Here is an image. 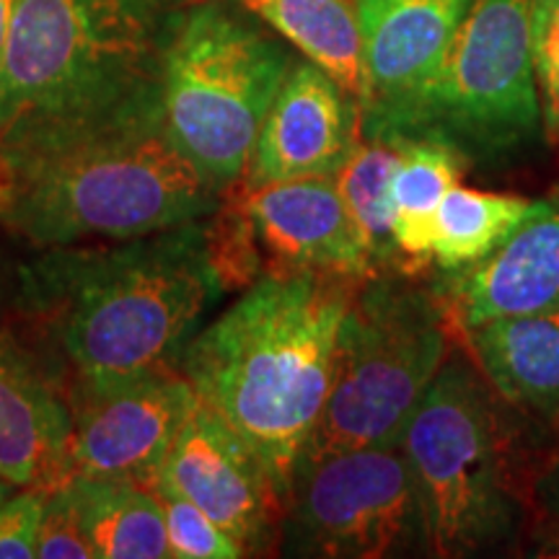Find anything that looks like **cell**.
<instances>
[{
    "label": "cell",
    "instance_id": "obj_18",
    "mask_svg": "<svg viewBox=\"0 0 559 559\" xmlns=\"http://www.w3.org/2000/svg\"><path fill=\"white\" fill-rule=\"evenodd\" d=\"M469 158L449 140L402 135V158L389 185L396 270L419 277L432 267V223L445 192L464 179Z\"/></svg>",
    "mask_w": 559,
    "mask_h": 559
},
{
    "label": "cell",
    "instance_id": "obj_9",
    "mask_svg": "<svg viewBox=\"0 0 559 559\" xmlns=\"http://www.w3.org/2000/svg\"><path fill=\"white\" fill-rule=\"evenodd\" d=\"M280 549L317 559L430 555L428 519L400 445L298 464L285 495Z\"/></svg>",
    "mask_w": 559,
    "mask_h": 559
},
{
    "label": "cell",
    "instance_id": "obj_23",
    "mask_svg": "<svg viewBox=\"0 0 559 559\" xmlns=\"http://www.w3.org/2000/svg\"><path fill=\"white\" fill-rule=\"evenodd\" d=\"M164 508L169 557L174 559H239L247 557L241 544L226 534L210 515L202 513L190 500L179 498L169 489L153 487Z\"/></svg>",
    "mask_w": 559,
    "mask_h": 559
},
{
    "label": "cell",
    "instance_id": "obj_12",
    "mask_svg": "<svg viewBox=\"0 0 559 559\" xmlns=\"http://www.w3.org/2000/svg\"><path fill=\"white\" fill-rule=\"evenodd\" d=\"M362 39V132H400L449 52L469 0H355Z\"/></svg>",
    "mask_w": 559,
    "mask_h": 559
},
{
    "label": "cell",
    "instance_id": "obj_14",
    "mask_svg": "<svg viewBox=\"0 0 559 559\" xmlns=\"http://www.w3.org/2000/svg\"><path fill=\"white\" fill-rule=\"evenodd\" d=\"M453 334L559 306V198L531 202L506 241L430 283Z\"/></svg>",
    "mask_w": 559,
    "mask_h": 559
},
{
    "label": "cell",
    "instance_id": "obj_17",
    "mask_svg": "<svg viewBox=\"0 0 559 559\" xmlns=\"http://www.w3.org/2000/svg\"><path fill=\"white\" fill-rule=\"evenodd\" d=\"M456 340L502 402L534 423L559 428V306L489 321Z\"/></svg>",
    "mask_w": 559,
    "mask_h": 559
},
{
    "label": "cell",
    "instance_id": "obj_10",
    "mask_svg": "<svg viewBox=\"0 0 559 559\" xmlns=\"http://www.w3.org/2000/svg\"><path fill=\"white\" fill-rule=\"evenodd\" d=\"M194 402L192 383L171 362L122 379L75 381L68 474L151 487Z\"/></svg>",
    "mask_w": 559,
    "mask_h": 559
},
{
    "label": "cell",
    "instance_id": "obj_30",
    "mask_svg": "<svg viewBox=\"0 0 559 559\" xmlns=\"http://www.w3.org/2000/svg\"><path fill=\"white\" fill-rule=\"evenodd\" d=\"M557 198H559V190H557Z\"/></svg>",
    "mask_w": 559,
    "mask_h": 559
},
{
    "label": "cell",
    "instance_id": "obj_24",
    "mask_svg": "<svg viewBox=\"0 0 559 559\" xmlns=\"http://www.w3.org/2000/svg\"><path fill=\"white\" fill-rule=\"evenodd\" d=\"M534 73L542 128L551 143H559V0H536Z\"/></svg>",
    "mask_w": 559,
    "mask_h": 559
},
{
    "label": "cell",
    "instance_id": "obj_16",
    "mask_svg": "<svg viewBox=\"0 0 559 559\" xmlns=\"http://www.w3.org/2000/svg\"><path fill=\"white\" fill-rule=\"evenodd\" d=\"M70 428L68 402L39 360L0 330V477L52 492L70 479Z\"/></svg>",
    "mask_w": 559,
    "mask_h": 559
},
{
    "label": "cell",
    "instance_id": "obj_29",
    "mask_svg": "<svg viewBox=\"0 0 559 559\" xmlns=\"http://www.w3.org/2000/svg\"><path fill=\"white\" fill-rule=\"evenodd\" d=\"M3 288H5V283H3V270H0V298H3Z\"/></svg>",
    "mask_w": 559,
    "mask_h": 559
},
{
    "label": "cell",
    "instance_id": "obj_21",
    "mask_svg": "<svg viewBox=\"0 0 559 559\" xmlns=\"http://www.w3.org/2000/svg\"><path fill=\"white\" fill-rule=\"evenodd\" d=\"M400 158V132L360 130L353 153L334 177L376 272H400L389 213V185Z\"/></svg>",
    "mask_w": 559,
    "mask_h": 559
},
{
    "label": "cell",
    "instance_id": "obj_3",
    "mask_svg": "<svg viewBox=\"0 0 559 559\" xmlns=\"http://www.w3.org/2000/svg\"><path fill=\"white\" fill-rule=\"evenodd\" d=\"M205 221L107 247L41 249L21 270V306L58 342L75 381H109L179 358L223 285Z\"/></svg>",
    "mask_w": 559,
    "mask_h": 559
},
{
    "label": "cell",
    "instance_id": "obj_13",
    "mask_svg": "<svg viewBox=\"0 0 559 559\" xmlns=\"http://www.w3.org/2000/svg\"><path fill=\"white\" fill-rule=\"evenodd\" d=\"M260 249L264 275L317 272L368 280L376 275L358 226L334 177L234 185Z\"/></svg>",
    "mask_w": 559,
    "mask_h": 559
},
{
    "label": "cell",
    "instance_id": "obj_2",
    "mask_svg": "<svg viewBox=\"0 0 559 559\" xmlns=\"http://www.w3.org/2000/svg\"><path fill=\"white\" fill-rule=\"evenodd\" d=\"M360 283L317 272L262 275L177 358L194 394L267 466L283 500L324 407Z\"/></svg>",
    "mask_w": 559,
    "mask_h": 559
},
{
    "label": "cell",
    "instance_id": "obj_5",
    "mask_svg": "<svg viewBox=\"0 0 559 559\" xmlns=\"http://www.w3.org/2000/svg\"><path fill=\"white\" fill-rule=\"evenodd\" d=\"M181 0H21L0 66V132L156 88Z\"/></svg>",
    "mask_w": 559,
    "mask_h": 559
},
{
    "label": "cell",
    "instance_id": "obj_20",
    "mask_svg": "<svg viewBox=\"0 0 559 559\" xmlns=\"http://www.w3.org/2000/svg\"><path fill=\"white\" fill-rule=\"evenodd\" d=\"M360 104L366 88L355 0H236Z\"/></svg>",
    "mask_w": 559,
    "mask_h": 559
},
{
    "label": "cell",
    "instance_id": "obj_25",
    "mask_svg": "<svg viewBox=\"0 0 559 559\" xmlns=\"http://www.w3.org/2000/svg\"><path fill=\"white\" fill-rule=\"evenodd\" d=\"M37 557L41 559H94L86 531H83L81 508L68 481L55 487L47 498L41 515Z\"/></svg>",
    "mask_w": 559,
    "mask_h": 559
},
{
    "label": "cell",
    "instance_id": "obj_15",
    "mask_svg": "<svg viewBox=\"0 0 559 559\" xmlns=\"http://www.w3.org/2000/svg\"><path fill=\"white\" fill-rule=\"evenodd\" d=\"M360 135V104L309 60H296L251 151L243 185L337 177Z\"/></svg>",
    "mask_w": 559,
    "mask_h": 559
},
{
    "label": "cell",
    "instance_id": "obj_6",
    "mask_svg": "<svg viewBox=\"0 0 559 559\" xmlns=\"http://www.w3.org/2000/svg\"><path fill=\"white\" fill-rule=\"evenodd\" d=\"M456 342L430 285L404 272L362 280L342 321L332 383L298 464L400 445Z\"/></svg>",
    "mask_w": 559,
    "mask_h": 559
},
{
    "label": "cell",
    "instance_id": "obj_19",
    "mask_svg": "<svg viewBox=\"0 0 559 559\" xmlns=\"http://www.w3.org/2000/svg\"><path fill=\"white\" fill-rule=\"evenodd\" d=\"M94 557H169L164 508L153 487L130 477H70Z\"/></svg>",
    "mask_w": 559,
    "mask_h": 559
},
{
    "label": "cell",
    "instance_id": "obj_26",
    "mask_svg": "<svg viewBox=\"0 0 559 559\" xmlns=\"http://www.w3.org/2000/svg\"><path fill=\"white\" fill-rule=\"evenodd\" d=\"M50 492L37 487L16 489L0 502V559L37 557L41 515Z\"/></svg>",
    "mask_w": 559,
    "mask_h": 559
},
{
    "label": "cell",
    "instance_id": "obj_22",
    "mask_svg": "<svg viewBox=\"0 0 559 559\" xmlns=\"http://www.w3.org/2000/svg\"><path fill=\"white\" fill-rule=\"evenodd\" d=\"M528 207L531 200L521 194L453 185L432 223V267L451 272L479 262L508 239Z\"/></svg>",
    "mask_w": 559,
    "mask_h": 559
},
{
    "label": "cell",
    "instance_id": "obj_4",
    "mask_svg": "<svg viewBox=\"0 0 559 559\" xmlns=\"http://www.w3.org/2000/svg\"><path fill=\"white\" fill-rule=\"evenodd\" d=\"M459 347L400 438L428 519L430 555L445 559L513 544L528 506L515 409Z\"/></svg>",
    "mask_w": 559,
    "mask_h": 559
},
{
    "label": "cell",
    "instance_id": "obj_11",
    "mask_svg": "<svg viewBox=\"0 0 559 559\" xmlns=\"http://www.w3.org/2000/svg\"><path fill=\"white\" fill-rule=\"evenodd\" d=\"M151 487L169 489L234 536L247 557L280 549L285 500L247 440L205 402H194Z\"/></svg>",
    "mask_w": 559,
    "mask_h": 559
},
{
    "label": "cell",
    "instance_id": "obj_28",
    "mask_svg": "<svg viewBox=\"0 0 559 559\" xmlns=\"http://www.w3.org/2000/svg\"><path fill=\"white\" fill-rule=\"evenodd\" d=\"M16 489H19V487H13L9 479H3V477H0V502H3L5 498H11V495L16 492Z\"/></svg>",
    "mask_w": 559,
    "mask_h": 559
},
{
    "label": "cell",
    "instance_id": "obj_8",
    "mask_svg": "<svg viewBox=\"0 0 559 559\" xmlns=\"http://www.w3.org/2000/svg\"><path fill=\"white\" fill-rule=\"evenodd\" d=\"M536 0H469L449 52L400 135L449 140L466 158L519 151L542 128Z\"/></svg>",
    "mask_w": 559,
    "mask_h": 559
},
{
    "label": "cell",
    "instance_id": "obj_1",
    "mask_svg": "<svg viewBox=\"0 0 559 559\" xmlns=\"http://www.w3.org/2000/svg\"><path fill=\"white\" fill-rule=\"evenodd\" d=\"M221 200L171 143L160 83L94 115L0 132V226L39 251L177 228Z\"/></svg>",
    "mask_w": 559,
    "mask_h": 559
},
{
    "label": "cell",
    "instance_id": "obj_27",
    "mask_svg": "<svg viewBox=\"0 0 559 559\" xmlns=\"http://www.w3.org/2000/svg\"><path fill=\"white\" fill-rule=\"evenodd\" d=\"M21 0H0V66H3V55L5 47H9V37H11V26L13 19H16Z\"/></svg>",
    "mask_w": 559,
    "mask_h": 559
},
{
    "label": "cell",
    "instance_id": "obj_7",
    "mask_svg": "<svg viewBox=\"0 0 559 559\" xmlns=\"http://www.w3.org/2000/svg\"><path fill=\"white\" fill-rule=\"evenodd\" d=\"M290 52L221 0L181 5L160 58L171 143L221 194L247 177L251 151L293 68Z\"/></svg>",
    "mask_w": 559,
    "mask_h": 559
}]
</instances>
